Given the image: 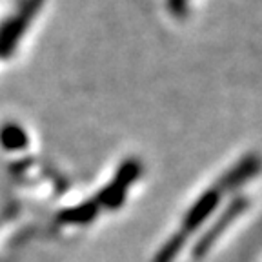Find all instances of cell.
<instances>
[{"label": "cell", "mask_w": 262, "mask_h": 262, "mask_svg": "<svg viewBox=\"0 0 262 262\" xmlns=\"http://www.w3.org/2000/svg\"><path fill=\"white\" fill-rule=\"evenodd\" d=\"M215 204H217V195H215V193H209V195H206L204 199H202V201L191 209V213H189L188 217H186L184 228L188 229V231L195 229L196 226L201 224V222L208 217V213L211 211Z\"/></svg>", "instance_id": "cell-2"}, {"label": "cell", "mask_w": 262, "mask_h": 262, "mask_svg": "<svg viewBox=\"0 0 262 262\" xmlns=\"http://www.w3.org/2000/svg\"><path fill=\"white\" fill-rule=\"evenodd\" d=\"M0 142L6 149H22L28 144V135L20 126L16 124H6L0 129Z\"/></svg>", "instance_id": "cell-3"}, {"label": "cell", "mask_w": 262, "mask_h": 262, "mask_svg": "<svg viewBox=\"0 0 262 262\" xmlns=\"http://www.w3.org/2000/svg\"><path fill=\"white\" fill-rule=\"evenodd\" d=\"M182 244H184V235H177V237H173L171 241L159 251V255L155 257V262H171L173 258L179 255Z\"/></svg>", "instance_id": "cell-5"}, {"label": "cell", "mask_w": 262, "mask_h": 262, "mask_svg": "<svg viewBox=\"0 0 262 262\" xmlns=\"http://www.w3.org/2000/svg\"><path fill=\"white\" fill-rule=\"evenodd\" d=\"M238 209H241V206H235V208L229 209V211L226 213L224 217H222V221L219 222V224L215 226V228H213L211 231H209V233H206V237H202V241L199 242V244H196V248H195V257H202V255H206V251H208L209 246H211L213 242H215L217 235L221 233V231L226 228V226H228V222L231 221V217H235V215H237Z\"/></svg>", "instance_id": "cell-4"}, {"label": "cell", "mask_w": 262, "mask_h": 262, "mask_svg": "<svg viewBox=\"0 0 262 262\" xmlns=\"http://www.w3.org/2000/svg\"><path fill=\"white\" fill-rule=\"evenodd\" d=\"M93 215H95V206L86 204V206H80V208L68 211L64 217H68V221H90Z\"/></svg>", "instance_id": "cell-6"}, {"label": "cell", "mask_w": 262, "mask_h": 262, "mask_svg": "<svg viewBox=\"0 0 262 262\" xmlns=\"http://www.w3.org/2000/svg\"><path fill=\"white\" fill-rule=\"evenodd\" d=\"M42 4H44V0H24L22 2L16 15L0 31V57H9L11 55V51L16 48V42L20 40L28 24L33 20V16L37 15Z\"/></svg>", "instance_id": "cell-1"}]
</instances>
